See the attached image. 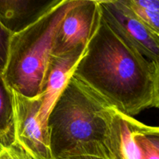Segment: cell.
<instances>
[{"label": "cell", "instance_id": "6da1fadb", "mask_svg": "<svg viewBox=\"0 0 159 159\" xmlns=\"http://www.w3.org/2000/svg\"><path fill=\"white\" fill-rule=\"evenodd\" d=\"M73 76L130 116L159 106V62L127 44L99 17Z\"/></svg>", "mask_w": 159, "mask_h": 159}, {"label": "cell", "instance_id": "7a4b0ae2", "mask_svg": "<svg viewBox=\"0 0 159 159\" xmlns=\"http://www.w3.org/2000/svg\"><path fill=\"white\" fill-rule=\"evenodd\" d=\"M114 107L71 76L48 116L49 142L57 159L94 155L110 159L107 135Z\"/></svg>", "mask_w": 159, "mask_h": 159}, {"label": "cell", "instance_id": "3957f363", "mask_svg": "<svg viewBox=\"0 0 159 159\" xmlns=\"http://www.w3.org/2000/svg\"><path fill=\"white\" fill-rule=\"evenodd\" d=\"M79 0H61L36 23L12 36L2 77L11 90L27 98L41 95L54 36L67 12Z\"/></svg>", "mask_w": 159, "mask_h": 159}, {"label": "cell", "instance_id": "277c9868", "mask_svg": "<svg viewBox=\"0 0 159 159\" xmlns=\"http://www.w3.org/2000/svg\"><path fill=\"white\" fill-rule=\"evenodd\" d=\"M106 23L127 43L152 61L159 62V36L138 20L122 0H98Z\"/></svg>", "mask_w": 159, "mask_h": 159}, {"label": "cell", "instance_id": "5b68a950", "mask_svg": "<svg viewBox=\"0 0 159 159\" xmlns=\"http://www.w3.org/2000/svg\"><path fill=\"white\" fill-rule=\"evenodd\" d=\"M13 98L12 141L37 159H55L52 155L48 130L38 120L41 95L27 98L12 90Z\"/></svg>", "mask_w": 159, "mask_h": 159}, {"label": "cell", "instance_id": "8992f818", "mask_svg": "<svg viewBox=\"0 0 159 159\" xmlns=\"http://www.w3.org/2000/svg\"><path fill=\"white\" fill-rule=\"evenodd\" d=\"M99 17L98 0H79L59 24L53 43V55L86 47Z\"/></svg>", "mask_w": 159, "mask_h": 159}, {"label": "cell", "instance_id": "52a82bcc", "mask_svg": "<svg viewBox=\"0 0 159 159\" xmlns=\"http://www.w3.org/2000/svg\"><path fill=\"white\" fill-rule=\"evenodd\" d=\"M86 47H79L61 55L51 54L48 61L42 85V104L38 113V120L48 130V116L68 81L73 75L76 65L83 55Z\"/></svg>", "mask_w": 159, "mask_h": 159}, {"label": "cell", "instance_id": "ba28073f", "mask_svg": "<svg viewBox=\"0 0 159 159\" xmlns=\"http://www.w3.org/2000/svg\"><path fill=\"white\" fill-rule=\"evenodd\" d=\"M61 0H0V23L12 35L40 20Z\"/></svg>", "mask_w": 159, "mask_h": 159}, {"label": "cell", "instance_id": "9c48e42d", "mask_svg": "<svg viewBox=\"0 0 159 159\" xmlns=\"http://www.w3.org/2000/svg\"><path fill=\"white\" fill-rule=\"evenodd\" d=\"M140 121L113 109L107 135L110 159H142L141 149L135 141Z\"/></svg>", "mask_w": 159, "mask_h": 159}, {"label": "cell", "instance_id": "30bf717a", "mask_svg": "<svg viewBox=\"0 0 159 159\" xmlns=\"http://www.w3.org/2000/svg\"><path fill=\"white\" fill-rule=\"evenodd\" d=\"M135 16L159 36V0H122Z\"/></svg>", "mask_w": 159, "mask_h": 159}, {"label": "cell", "instance_id": "8fae6325", "mask_svg": "<svg viewBox=\"0 0 159 159\" xmlns=\"http://www.w3.org/2000/svg\"><path fill=\"white\" fill-rule=\"evenodd\" d=\"M142 159H159V129L140 122L135 133Z\"/></svg>", "mask_w": 159, "mask_h": 159}, {"label": "cell", "instance_id": "7c38bea8", "mask_svg": "<svg viewBox=\"0 0 159 159\" xmlns=\"http://www.w3.org/2000/svg\"><path fill=\"white\" fill-rule=\"evenodd\" d=\"M13 127V98L12 90L0 75V139L9 138Z\"/></svg>", "mask_w": 159, "mask_h": 159}, {"label": "cell", "instance_id": "4fadbf2b", "mask_svg": "<svg viewBox=\"0 0 159 159\" xmlns=\"http://www.w3.org/2000/svg\"><path fill=\"white\" fill-rule=\"evenodd\" d=\"M0 139V159H37L28 153L15 141Z\"/></svg>", "mask_w": 159, "mask_h": 159}, {"label": "cell", "instance_id": "5bb4252c", "mask_svg": "<svg viewBox=\"0 0 159 159\" xmlns=\"http://www.w3.org/2000/svg\"><path fill=\"white\" fill-rule=\"evenodd\" d=\"M12 36L0 23V75H2L7 65Z\"/></svg>", "mask_w": 159, "mask_h": 159}, {"label": "cell", "instance_id": "9a60e30c", "mask_svg": "<svg viewBox=\"0 0 159 159\" xmlns=\"http://www.w3.org/2000/svg\"><path fill=\"white\" fill-rule=\"evenodd\" d=\"M57 159H106L102 157L94 156V155H73V156H67L59 158Z\"/></svg>", "mask_w": 159, "mask_h": 159}]
</instances>
